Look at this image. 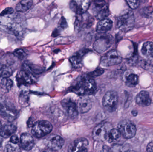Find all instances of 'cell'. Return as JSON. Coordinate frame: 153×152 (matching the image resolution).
<instances>
[{
    "label": "cell",
    "mask_w": 153,
    "mask_h": 152,
    "mask_svg": "<svg viewBox=\"0 0 153 152\" xmlns=\"http://www.w3.org/2000/svg\"><path fill=\"white\" fill-rule=\"evenodd\" d=\"M71 90L79 95H91L96 91V83L88 75H83L76 79L71 87Z\"/></svg>",
    "instance_id": "6da1fadb"
},
{
    "label": "cell",
    "mask_w": 153,
    "mask_h": 152,
    "mask_svg": "<svg viewBox=\"0 0 153 152\" xmlns=\"http://www.w3.org/2000/svg\"><path fill=\"white\" fill-rule=\"evenodd\" d=\"M0 17V30L6 33H12L17 38H21L22 36L23 28L19 23L14 22L9 18Z\"/></svg>",
    "instance_id": "7a4b0ae2"
},
{
    "label": "cell",
    "mask_w": 153,
    "mask_h": 152,
    "mask_svg": "<svg viewBox=\"0 0 153 152\" xmlns=\"http://www.w3.org/2000/svg\"><path fill=\"white\" fill-rule=\"evenodd\" d=\"M134 15L130 10L126 12L118 18L117 27L118 29L124 32H127L133 29L135 26Z\"/></svg>",
    "instance_id": "3957f363"
},
{
    "label": "cell",
    "mask_w": 153,
    "mask_h": 152,
    "mask_svg": "<svg viewBox=\"0 0 153 152\" xmlns=\"http://www.w3.org/2000/svg\"><path fill=\"white\" fill-rule=\"evenodd\" d=\"M53 129L52 124L47 120L37 121L32 126L31 133L35 137L40 138L51 133Z\"/></svg>",
    "instance_id": "277c9868"
},
{
    "label": "cell",
    "mask_w": 153,
    "mask_h": 152,
    "mask_svg": "<svg viewBox=\"0 0 153 152\" xmlns=\"http://www.w3.org/2000/svg\"><path fill=\"white\" fill-rule=\"evenodd\" d=\"M94 44V49L99 53H102L108 50L113 44V38L108 34H100Z\"/></svg>",
    "instance_id": "5b68a950"
},
{
    "label": "cell",
    "mask_w": 153,
    "mask_h": 152,
    "mask_svg": "<svg viewBox=\"0 0 153 152\" xmlns=\"http://www.w3.org/2000/svg\"><path fill=\"white\" fill-rule=\"evenodd\" d=\"M0 115L3 118L11 122L18 116V111L12 104L4 100L0 101Z\"/></svg>",
    "instance_id": "8992f818"
},
{
    "label": "cell",
    "mask_w": 153,
    "mask_h": 152,
    "mask_svg": "<svg viewBox=\"0 0 153 152\" xmlns=\"http://www.w3.org/2000/svg\"><path fill=\"white\" fill-rule=\"evenodd\" d=\"M91 10L95 18L101 20L110 14L108 4L105 1H96L91 4Z\"/></svg>",
    "instance_id": "52a82bcc"
},
{
    "label": "cell",
    "mask_w": 153,
    "mask_h": 152,
    "mask_svg": "<svg viewBox=\"0 0 153 152\" xmlns=\"http://www.w3.org/2000/svg\"><path fill=\"white\" fill-rule=\"evenodd\" d=\"M111 129V125L108 122L100 123L94 129L93 138L97 142H104L107 140L108 134Z\"/></svg>",
    "instance_id": "ba28073f"
},
{
    "label": "cell",
    "mask_w": 153,
    "mask_h": 152,
    "mask_svg": "<svg viewBox=\"0 0 153 152\" xmlns=\"http://www.w3.org/2000/svg\"><path fill=\"white\" fill-rule=\"evenodd\" d=\"M118 96L115 91L107 92L103 96L102 105L104 109L110 112L115 111L117 107Z\"/></svg>",
    "instance_id": "9c48e42d"
},
{
    "label": "cell",
    "mask_w": 153,
    "mask_h": 152,
    "mask_svg": "<svg viewBox=\"0 0 153 152\" xmlns=\"http://www.w3.org/2000/svg\"><path fill=\"white\" fill-rule=\"evenodd\" d=\"M118 129L120 135L126 139L133 138L136 134V127L129 120H123L120 121L118 125Z\"/></svg>",
    "instance_id": "30bf717a"
},
{
    "label": "cell",
    "mask_w": 153,
    "mask_h": 152,
    "mask_svg": "<svg viewBox=\"0 0 153 152\" xmlns=\"http://www.w3.org/2000/svg\"><path fill=\"white\" fill-rule=\"evenodd\" d=\"M121 61L122 57L116 50L109 51L101 59L102 65L106 67L117 65Z\"/></svg>",
    "instance_id": "8fae6325"
},
{
    "label": "cell",
    "mask_w": 153,
    "mask_h": 152,
    "mask_svg": "<svg viewBox=\"0 0 153 152\" xmlns=\"http://www.w3.org/2000/svg\"><path fill=\"white\" fill-rule=\"evenodd\" d=\"M89 148L88 140L83 137L77 138L69 145L68 152H87Z\"/></svg>",
    "instance_id": "7c38bea8"
},
{
    "label": "cell",
    "mask_w": 153,
    "mask_h": 152,
    "mask_svg": "<svg viewBox=\"0 0 153 152\" xmlns=\"http://www.w3.org/2000/svg\"><path fill=\"white\" fill-rule=\"evenodd\" d=\"M94 22L93 17L87 12L78 15L75 22V26L78 30L90 27Z\"/></svg>",
    "instance_id": "4fadbf2b"
},
{
    "label": "cell",
    "mask_w": 153,
    "mask_h": 152,
    "mask_svg": "<svg viewBox=\"0 0 153 152\" xmlns=\"http://www.w3.org/2000/svg\"><path fill=\"white\" fill-rule=\"evenodd\" d=\"M91 1L88 0H76L70 2L71 10L78 15H81L86 12L91 6Z\"/></svg>",
    "instance_id": "5bb4252c"
},
{
    "label": "cell",
    "mask_w": 153,
    "mask_h": 152,
    "mask_svg": "<svg viewBox=\"0 0 153 152\" xmlns=\"http://www.w3.org/2000/svg\"><path fill=\"white\" fill-rule=\"evenodd\" d=\"M64 142L63 138L58 135H50L46 138L47 146L52 151H59L63 146Z\"/></svg>",
    "instance_id": "9a60e30c"
},
{
    "label": "cell",
    "mask_w": 153,
    "mask_h": 152,
    "mask_svg": "<svg viewBox=\"0 0 153 152\" xmlns=\"http://www.w3.org/2000/svg\"><path fill=\"white\" fill-rule=\"evenodd\" d=\"M61 104L69 117L72 118L77 117L79 112L77 104L74 102L70 99H65L62 101Z\"/></svg>",
    "instance_id": "2e32d148"
},
{
    "label": "cell",
    "mask_w": 153,
    "mask_h": 152,
    "mask_svg": "<svg viewBox=\"0 0 153 152\" xmlns=\"http://www.w3.org/2000/svg\"><path fill=\"white\" fill-rule=\"evenodd\" d=\"M123 79L126 85L129 87H134L138 84V76L134 74L133 70L125 71L123 75Z\"/></svg>",
    "instance_id": "e0dca14e"
},
{
    "label": "cell",
    "mask_w": 153,
    "mask_h": 152,
    "mask_svg": "<svg viewBox=\"0 0 153 152\" xmlns=\"http://www.w3.org/2000/svg\"><path fill=\"white\" fill-rule=\"evenodd\" d=\"M22 148L26 151L31 150L34 145V140L31 135L27 133L22 134L20 137Z\"/></svg>",
    "instance_id": "ac0fdd59"
},
{
    "label": "cell",
    "mask_w": 153,
    "mask_h": 152,
    "mask_svg": "<svg viewBox=\"0 0 153 152\" xmlns=\"http://www.w3.org/2000/svg\"><path fill=\"white\" fill-rule=\"evenodd\" d=\"M113 26L111 20L105 18L100 20L96 26V31L100 34H105L110 30Z\"/></svg>",
    "instance_id": "d6986e66"
},
{
    "label": "cell",
    "mask_w": 153,
    "mask_h": 152,
    "mask_svg": "<svg viewBox=\"0 0 153 152\" xmlns=\"http://www.w3.org/2000/svg\"><path fill=\"white\" fill-rule=\"evenodd\" d=\"M136 101L139 106L146 107L151 104L152 100L149 93L146 91H143L137 95Z\"/></svg>",
    "instance_id": "ffe728a7"
},
{
    "label": "cell",
    "mask_w": 153,
    "mask_h": 152,
    "mask_svg": "<svg viewBox=\"0 0 153 152\" xmlns=\"http://www.w3.org/2000/svg\"><path fill=\"white\" fill-rule=\"evenodd\" d=\"M23 70L33 77L34 75H39L43 72L41 67L29 62H25L23 65Z\"/></svg>",
    "instance_id": "44dd1931"
},
{
    "label": "cell",
    "mask_w": 153,
    "mask_h": 152,
    "mask_svg": "<svg viewBox=\"0 0 153 152\" xmlns=\"http://www.w3.org/2000/svg\"><path fill=\"white\" fill-rule=\"evenodd\" d=\"M33 77L29 75L24 70H22L17 74L16 81L19 87L31 84L33 82Z\"/></svg>",
    "instance_id": "7402d4cb"
},
{
    "label": "cell",
    "mask_w": 153,
    "mask_h": 152,
    "mask_svg": "<svg viewBox=\"0 0 153 152\" xmlns=\"http://www.w3.org/2000/svg\"><path fill=\"white\" fill-rule=\"evenodd\" d=\"M78 112L81 113H86L91 109L92 104L89 97H82L78 102L77 105Z\"/></svg>",
    "instance_id": "603a6c76"
},
{
    "label": "cell",
    "mask_w": 153,
    "mask_h": 152,
    "mask_svg": "<svg viewBox=\"0 0 153 152\" xmlns=\"http://www.w3.org/2000/svg\"><path fill=\"white\" fill-rule=\"evenodd\" d=\"M85 50L79 51L70 58V62L72 66L75 68H80L82 66V59L85 54Z\"/></svg>",
    "instance_id": "cb8c5ba5"
},
{
    "label": "cell",
    "mask_w": 153,
    "mask_h": 152,
    "mask_svg": "<svg viewBox=\"0 0 153 152\" xmlns=\"http://www.w3.org/2000/svg\"><path fill=\"white\" fill-rule=\"evenodd\" d=\"M17 130V128L13 124H7L3 127H2L1 130V135L3 137L8 138L11 137L13 134L15 133Z\"/></svg>",
    "instance_id": "d4e9b609"
},
{
    "label": "cell",
    "mask_w": 153,
    "mask_h": 152,
    "mask_svg": "<svg viewBox=\"0 0 153 152\" xmlns=\"http://www.w3.org/2000/svg\"><path fill=\"white\" fill-rule=\"evenodd\" d=\"M13 81L10 78H3L1 80L0 87L3 93H9L13 86Z\"/></svg>",
    "instance_id": "484cf974"
},
{
    "label": "cell",
    "mask_w": 153,
    "mask_h": 152,
    "mask_svg": "<svg viewBox=\"0 0 153 152\" xmlns=\"http://www.w3.org/2000/svg\"><path fill=\"white\" fill-rule=\"evenodd\" d=\"M12 74L13 70L10 66L0 62V78H8Z\"/></svg>",
    "instance_id": "4316f807"
},
{
    "label": "cell",
    "mask_w": 153,
    "mask_h": 152,
    "mask_svg": "<svg viewBox=\"0 0 153 152\" xmlns=\"http://www.w3.org/2000/svg\"><path fill=\"white\" fill-rule=\"evenodd\" d=\"M141 51L144 56L148 58H153V43L146 42L143 45Z\"/></svg>",
    "instance_id": "83f0119b"
},
{
    "label": "cell",
    "mask_w": 153,
    "mask_h": 152,
    "mask_svg": "<svg viewBox=\"0 0 153 152\" xmlns=\"http://www.w3.org/2000/svg\"><path fill=\"white\" fill-rule=\"evenodd\" d=\"M32 4V1L30 0H24V1H21L16 5V10L20 12L27 11L30 8Z\"/></svg>",
    "instance_id": "f1b7e54d"
},
{
    "label": "cell",
    "mask_w": 153,
    "mask_h": 152,
    "mask_svg": "<svg viewBox=\"0 0 153 152\" xmlns=\"http://www.w3.org/2000/svg\"><path fill=\"white\" fill-rule=\"evenodd\" d=\"M120 135H120L118 129H111L108 134L106 140L108 141L109 142H112L114 141L117 140L120 137Z\"/></svg>",
    "instance_id": "f546056e"
},
{
    "label": "cell",
    "mask_w": 153,
    "mask_h": 152,
    "mask_svg": "<svg viewBox=\"0 0 153 152\" xmlns=\"http://www.w3.org/2000/svg\"><path fill=\"white\" fill-rule=\"evenodd\" d=\"M29 101L28 93L26 91H22L20 94L19 101L21 105L25 106L28 103Z\"/></svg>",
    "instance_id": "4dcf8cb0"
},
{
    "label": "cell",
    "mask_w": 153,
    "mask_h": 152,
    "mask_svg": "<svg viewBox=\"0 0 153 152\" xmlns=\"http://www.w3.org/2000/svg\"><path fill=\"white\" fill-rule=\"evenodd\" d=\"M4 152H21V150L17 145L9 144L5 145Z\"/></svg>",
    "instance_id": "1f68e13d"
},
{
    "label": "cell",
    "mask_w": 153,
    "mask_h": 152,
    "mask_svg": "<svg viewBox=\"0 0 153 152\" xmlns=\"http://www.w3.org/2000/svg\"><path fill=\"white\" fill-rule=\"evenodd\" d=\"M111 152H127L128 151L122 145L115 144L111 147Z\"/></svg>",
    "instance_id": "d6a6232c"
},
{
    "label": "cell",
    "mask_w": 153,
    "mask_h": 152,
    "mask_svg": "<svg viewBox=\"0 0 153 152\" xmlns=\"http://www.w3.org/2000/svg\"><path fill=\"white\" fill-rule=\"evenodd\" d=\"M13 55L15 57L21 60L24 59L27 56V54L25 51L22 49H20L15 50L13 52Z\"/></svg>",
    "instance_id": "836d02e7"
},
{
    "label": "cell",
    "mask_w": 153,
    "mask_h": 152,
    "mask_svg": "<svg viewBox=\"0 0 153 152\" xmlns=\"http://www.w3.org/2000/svg\"><path fill=\"white\" fill-rule=\"evenodd\" d=\"M104 73V70L101 68H97V69L94 70L92 72H90L88 74V76L90 77L93 78L96 77L100 76Z\"/></svg>",
    "instance_id": "e575fe53"
},
{
    "label": "cell",
    "mask_w": 153,
    "mask_h": 152,
    "mask_svg": "<svg viewBox=\"0 0 153 152\" xmlns=\"http://www.w3.org/2000/svg\"><path fill=\"white\" fill-rule=\"evenodd\" d=\"M14 12V10L11 7H8L5 8L4 10L0 13V17H5L7 15H10Z\"/></svg>",
    "instance_id": "d590c367"
},
{
    "label": "cell",
    "mask_w": 153,
    "mask_h": 152,
    "mask_svg": "<svg viewBox=\"0 0 153 152\" xmlns=\"http://www.w3.org/2000/svg\"><path fill=\"white\" fill-rule=\"evenodd\" d=\"M128 4L132 9H136L138 8L139 5V1H127Z\"/></svg>",
    "instance_id": "8d00e7d4"
},
{
    "label": "cell",
    "mask_w": 153,
    "mask_h": 152,
    "mask_svg": "<svg viewBox=\"0 0 153 152\" xmlns=\"http://www.w3.org/2000/svg\"><path fill=\"white\" fill-rule=\"evenodd\" d=\"M10 141L11 143L17 145L19 142V137L16 135H13L11 137Z\"/></svg>",
    "instance_id": "74e56055"
},
{
    "label": "cell",
    "mask_w": 153,
    "mask_h": 152,
    "mask_svg": "<svg viewBox=\"0 0 153 152\" xmlns=\"http://www.w3.org/2000/svg\"><path fill=\"white\" fill-rule=\"evenodd\" d=\"M60 27L62 29H65L67 26V22H66V20L64 17H62V19H61V21H60Z\"/></svg>",
    "instance_id": "f35d334b"
},
{
    "label": "cell",
    "mask_w": 153,
    "mask_h": 152,
    "mask_svg": "<svg viewBox=\"0 0 153 152\" xmlns=\"http://www.w3.org/2000/svg\"><path fill=\"white\" fill-rule=\"evenodd\" d=\"M147 152H153V141L148 144L146 148Z\"/></svg>",
    "instance_id": "ab89813d"
},
{
    "label": "cell",
    "mask_w": 153,
    "mask_h": 152,
    "mask_svg": "<svg viewBox=\"0 0 153 152\" xmlns=\"http://www.w3.org/2000/svg\"><path fill=\"white\" fill-rule=\"evenodd\" d=\"M132 113H133L134 116H136L137 114V112L136 111H133V112H132Z\"/></svg>",
    "instance_id": "60d3db41"
},
{
    "label": "cell",
    "mask_w": 153,
    "mask_h": 152,
    "mask_svg": "<svg viewBox=\"0 0 153 152\" xmlns=\"http://www.w3.org/2000/svg\"><path fill=\"white\" fill-rule=\"evenodd\" d=\"M43 152H53L52 150H47V151H45Z\"/></svg>",
    "instance_id": "b9f144b4"
},
{
    "label": "cell",
    "mask_w": 153,
    "mask_h": 152,
    "mask_svg": "<svg viewBox=\"0 0 153 152\" xmlns=\"http://www.w3.org/2000/svg\"><path fill=\"white\" fill-rule=\"evenodd\" d=\"M2 142V139L0 137V145H1Z\"/></svg>",
    "instance_id": "7bdbcfd3"
},
{
    "label": "cell",
    "mask_w": 153,
    "mask_h": 152,
    "mask_svg": "<svg viewBox=\"0 0 153 152\" xmlns=\"http://www.w3.org/2000/svg\"><path fill=\"white\" fill-rule=\"evenodd\" d=\"M2 126L1 123V121H0V133H1V130Z\"/></svg>",
    "instance_id": "ee69618b"
},
{
    "label": "cell",
    "mask_w": 153,
    "mask_h": 152,
    "mask_svg": "<svg viewBox=\"0 0 153 152\" xmlns=\"http://www.w3.org/2000/svg\"><path fill=\"white\" fill-rule=\"evenodd\" d=\"M127 152H136L133 151H128Z\"/></svg>",
    "instance_id": "f6af8a7d"
}]
</instances>
